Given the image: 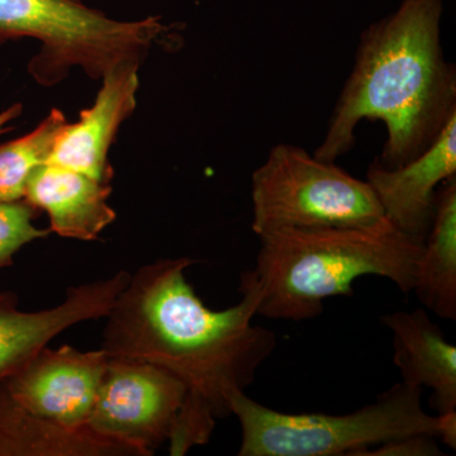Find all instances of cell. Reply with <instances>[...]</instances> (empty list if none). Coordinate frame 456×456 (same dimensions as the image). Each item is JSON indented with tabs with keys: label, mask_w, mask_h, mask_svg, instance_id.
<instances>
[{
	"label": "cell",
	"mask_w": 456,
	"mask_h": 456,
	"mask_svg": "<svg viewBox=\"0 0 456 456\" xmlns=\"http://www.w3.org/2000/svg\"><path fill=\"white\" fill-rule=\"evenodd\" d=\"M197 260L167 257L141 266L106 317L101 349L108 358L150 362L184 384L185 397L169 437V454L206 445L218 419L232 415L231 399L254 382L277 347V336L253 325L260 293L242 273L241 301L207 307L185 272Z\"/></svg>",
	"instance_id": "1"
},
{
	"label": "cell",
	"mask_w": 456,
	"mask_h": 456,
	"mask_svg": "<svg viewBox=\"0 0 456 456\" xmlns=\"http://www.w3.org/2000/svg\"><path fill=\"white\" fill-rule=\"evenodd\" d=\"M444 0H402L360 33L355 61L314 155L336 163L355 145L360 122L380 121L387 140L375 160L408 163L456 113V70L441 41Z\"/></svg>",
	"instance_id": "2"
},
{
	"label": "cell",
	"mask_w": 456,
	"mask_h": 456,
	"mask_svg": "<svg viewBox=\"0 0 456 456\" xmlns=\"http://www.w3.org/2000/svg\"><path fill=\"white\" fill-rule=\"evenodd\" d=\"M248 270L260 293L257 314L272 320H314L332 297H353L365 275L412 292L425 239L407 235L386 217L364 226L281 230L259 237Z\"/></svg>",
	"instance_id": "3"
},
{
	"label": "cell",
	"mask_w": 456,
	"mask_h": 456,
	"mask_svg": "<svg viewBox=\"0 0 456 456\" xmlns=\"http://www.w3.org/2000/svg\"><path fill=\"white\" fill-rule=\"evenodd\" d=\"M163 17L118 20L82 0H0V46L31 38L41 45L28 64L40 86H56L74 68L102 79L117 64H142L158 42L173 37Z\"/></svg>",
	"instance_id": "4"
},
{
	"label": "cell",
	"mask_w": 456,
	"mask_h": 456,
	"mask_svg": "<svg viewBox=\"0 0 456 456\" xmlns=\"http://www.w3.org/2000/svg\"><path fill=\"white\" fill-rule=\"evenodd\" d=\"M421 387L395 383L373 403L347 415L285 413L263 406L245 392L231 399L241 426L239 456H360L399 437L431 435L440 417L422 407Z\"/></svg>",
	"instance_id": "5"
},
{
	"label": "cell",
	"mask_w": 456,
	"mask_h": 456,
	"mask_svg": "<svg viewBox=\"0 0 456 456\" xmlns=\"http://www.w3.org/2000/svg\"><path fill=\"white\" fill-rule=\"evenodd\" d=\"M253 231L364 226L384 218L365 180L301 146L278 143L251 179Z\"/></svg>",
	"instance_id": "6"
},
{
	"label": "cell",
	"mask_w": 456,
	"mask_h": 456,
	"mask_svg": "<svg viewBox=\"0 0 456 456\" xmlns=\"http://www.w3.org/2000/svg\"><path fill=\"white\" fill-rule=\"evenodd\" d=\"M184 397V384L169 371L110 358L88 428L140 456H152L169 441Z\"/></svg>",
	"instance_id": "7"
},
{
	"label": "cell",
	"mask_w": 456,
	"mask_h": 456,
	"mask_svg": "<svg viewBox=\"0 0 456 456\" xmlns=\"http://www.w3.org/2000/svg\"><path fill=\"white\" fill-rule=\"evenodd\" d=\"M104 350L42 347L7 378L9 392L31 415L66 430L88 428L108 365Z\"/></svg>",
	"instance_id": "8"
},
{
	"label": "cell",
	"mask_w": 456,
	"mask_h": 456,
	"mask_svg": "<svg viewBox=\"0 0 456 456\" xmlns=\"http://www.w3.org/2000/svg\"><path fill=\"white\" fill-rule=\"evenodd\" d=\"M130 278V273L118 270L110 277L75 285L59 305L36 312L20 311L16 293L0 292V379L16 373L70 327L106 318Z\"/></svg>",
	"instance_id": "9"
},
{
	"label": "cell",
	"mask_w": 456,
	"mask_h": 456,
	"mask_svg": "<svg viewBox=\"0 0 456 456\" xmlns=\"http://www.w3.org/2000/svg\"><path fill=\"white\" fill-rule=\"evenodd\" d=\"M456 176V113L425 151L397 167L369 165L365 182L373 189L384 217L407 235L425 239L434 217L437 191Z\"/></svg>",
	"instance_id": "10"
},
{
	"label": "cell",
	"mask_w": 456,
	"mask_h": 456,
	"mask_svg": "<svg viewBox=\"0 0 456 456\" xmlns=\"http://www.w3.org/2000/svg\"><path fill=\"white\" fill-rule=\"evenodd\" d=\"M140 66L139 61L126 60L102 77L94 103L80 113L79 121L66 123L47 163L110 184L113 169L108 154L122 123L136 110Z\"/></svg>",
	"instance_id": "11"
},
{
	"label": "cell",
	"mask_w": 456,
	"mask_h": 456,
	"mask_svg": "<svg viewBox=\"0 0 456 456\" xmlns=\"http://www.w3.org/2000/svg\"><path fill=\"white\" fill-rule=\"evenodd\" d=\"M110 183L46 163L33 171L25 200L47 213L51 232L65 239L94 241L117 218L108 204Z\"/></svg>",
	"instance_id": "12"
},
{
	"label": "cell",
	"mask_w": 456,
	"mask_h": 456,
	"mask_svg": "<svg viewBox=\"0 0 456 456\" xmlns=\"http://www.w3.org/2000/svg\"><path fill=\"white\" fill-rule=\"evenodd\" d=\"M392 332L393 364L402 382L434 391L439 415L456 411V347L439 326L419 308L397 311L382 318Z\"/></svg>",
	"instance_id": "13"
},
{
	"label": "cell",
	"mask_w": 456,
	"mask_h": 456,
	"mask_svg": "<svg viewBox=\"0 0 456 456\" xmlns=\"http://www.w3.org/2000/svg\"><path fill=\"white\" fill-rule=\"evenodd\" d=\"M0 456H140L89 428L71 431L31 415L0 379Z\"/></svg>",
	"instance_id": "14"
},
{
	"label": "cell",
	"mask_w": 456,
	"mask_h": 456,
	"mask_svg": "<svg viewBox=\"0 0 456 456\" xmlns=\"http://www.w3.org/2000/svg\"><path fill=\"white\" fill-rule=\"evenodd\" d=\"M412 292L437 317L456 320V176L437 191Z\"/></svg>",
	"instance_id": "15"
},
{
	"label": "cell",
	"mask_w": 456,
	"mask_h": 456,
	"mask_svg": "<svg viewBox=\"0 0 456 456\" xmlns=\"http://www.w3.org/2000/svg\"><path fill=\"white\" fill-rule=\"evenodd\" d=\"M66 123L65 114L53 108L35 130L0 143V202L25 200L27 183L33 171L49 161L55 141Z\"/></svg>",
	"instance_id": "16"
},
{
	"label": "cell",
	"mask_w": 456,
	"mask_h": 456,
	"mask_svg": "<svg viewBox=\"0 0 456 456\" xmlns=\"http://www.w3.org/2000/svg\"><path fill=\"white\" fill-rule=\"evenodd\" d=\"M40 213L25 200L0 202V270L13 265L14 256L26 245L50 236V228L35 224Z\"/></svg>",
	"instance_id": "17"
},
{
	"label": "cell",
	"mask_w": 456,
	"mask_h": 456,
	"mask_svg": "<svg viewBox=\"0 0 456 456\" xmlns=\"http://www.w3.org/2000/svg\"><path fill=\"white\" fill-rule=\"evenodd\" d=\"M436 437L417 434L399 437L362 452L360 456H441Z\"/></svg>",
	"instance_id": "18"
},
{
	"label": "cell",
	"mask_w": 456,
	"mask_h": 456,
	"mask_svg": "<svg viewBox=\"0 0 456 456\" xmlns=\"http://www.w3.org/2000/svg\"><path fill=\"white\" fill-rule=\"evenodd\" d=\"M437 439H441L450 449H456V411L441 413Z\"/></svg>",
	"instance_id": "19"
},
{
	"label": "cell",
	"mask_w": 456,
	"mask_h": 456,
	"mask_svg": "<svg viewBox=\"0 0 456 456\" xmlns=\"http://www.w3.org/2000/svg\"><path fill=\"white\" fill-rule=\"evenodd\" d=\"M23 106L20 103L13 104L8 107L7 110L0 112V134H5L13 128L12 123L16 121L18 117L22 114Z\"/></svg>",
	"instance_id": "20"
}]
</instances>
